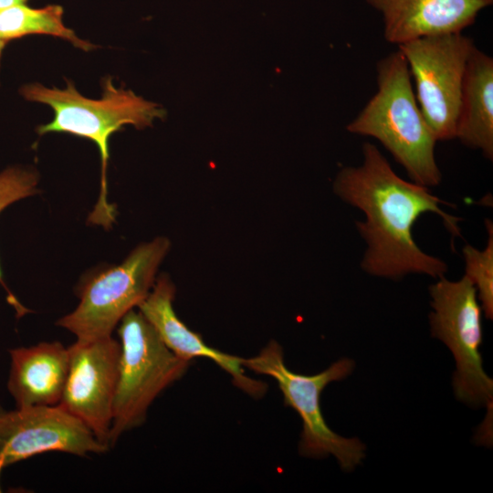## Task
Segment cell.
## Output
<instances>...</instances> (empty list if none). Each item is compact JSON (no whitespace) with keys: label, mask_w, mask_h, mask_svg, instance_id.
<instances>
[{"label":"cell","mask_w":493,"mask_h":493,"mask_svg":"<svg viewBox=\"0 0 493 493\" xmlns=\"http://www.w3.org/2000/svg\"><path fill=\"white\" fill-rule=\"evenodd\" d=\"M456 138L493 159V58L477 47L465 69Z\"/></svg>","instance_id":"cell-14"},{"label":"cell","mask_w":493,"mask_h":493,"mask_svg":"<svg viewBox=\"0 0 493 493\" xmlns=\"http://www.w3.org/2000/svg\"><path fill=\"white\" fill-rule=\"evenodd\" d=\"M175 288L167 276L162 275L146 299L137 307L155 330L163 343L178 357L191 361L201 357L212 360L228 372L234 383L254 397L266 392V384L245 374L241 357L227 354L205 344L176 315L173 301Z\"/></svg>","instance_id":"cell-11"},{"label":"cell","mask_w":493,"mask_h":493,"mask_svg":"<svg viewBox=\"0 0 493 493\" xmlns=\"http://www.w3.org/2000/svg\"><path fill=\"white\" fill-rule=\"evenodd\" d=\"M9 353L7 388L16 407L58 404L68 372V348L59 341H43Z\"/></svg>","instance_id":"cell-13"},{"label":"cell","mask_w":493,"mask_h":493,"mask_svg":"<svg viewBox=\"0 0 493 493\" xmlns=\"http://www.w3.org/2000/svg\"><path fill=\"white\" fill-rule=\"evenodd\" d=\"M383 18L387 42L462 32L492 0H366Z\"/></svg>","instance_id":"cell-12"},{"label":"cell","mask_w":493,"mask_h":493,"mask_svg":"<svg viewBox=\"0 0 493 493\" xmlns=\"http://www.w3.org/2000/svg\"><path fill=\"white\" fill-rule=\"evenodd\" d=\"M169 247L167 238L157 237L138 246L121 264L87 277L78 290V306L57 325L80 341L112 336L121 319L152 290Z\"/></svg>","instance_id":"cell-5"},{"label":"cell","mask_w":493,"mask_h":493,"mask_svg":"<svg viewBox=\"0 0 493 493\" xmlns=\"http://www.w3.org/2000/svg\"><path fill=\"white\" fill-rule=\"evenodd\" d=\"M242 365L273 378L278 385L286 405L292 407L303 424L299 453L309 457L333 456L343 470L351 471L365 456V446L358 438H346L332 431L324 420L320 395L331 382L341 381L351 373L354 362L341 358L326 370L303 375L290 371L284 362L281 346L270 341L256 356L242 360Z\"/></svg>","instance_id":"cell-6"},{"label":"cell","mask_w":493,"mask_h":493,"mask_svg":"<svg viewBox=\"0 0 493 493\" xmlns=\"http://www.w3.org/2000/svg\"><path fill=\"white\" fill-rule=\"evenodd\" d=\"M68 372L58 405L83 422L101 443L110 446L120 341L112 336L77 340L68 347Z\"/></svg>","instance_id":"cell-9"},{"label":"cell","mask_w":493,"mask_h":493,"mask_svg":"<svg viewBox=\"0 0 493 493\" xmlns=\"http://www.w3.org/2000/svg\"><path fill=\"white\" fill-rule=\"evenodd\" d=\"M5 467V464H4V460H3V457L1 456L0 455V471L1 469ZM0 492H1V488H0Z\"/></svg>","instance_id":"cell-20"},{"label":"cell","mask_w":493,"mask_h":493,"mask_svg":"<svg viewBox=\"0 0 493 493\" xmlns=\"http://www.w3.org/2000/svg\"><path fill=\"white\" fill-rule=\"evenodd\" d=\"M475 47L473 39L461 32L398 46L414 78L421 112L437 141L456 138L463 78Z\"/></svg>","instance_id":"cell-8"},{"label":"cell","mask_w":493,"mask_h":493,"mask_svg":"<svg viewBox=\"0 0 493 493\" xmlns=\"http://www.w3.org/2000/svg\"><path fill=\"white\" fill-rule=\"evenodd\" d=\"M5 44H6L5 42H4V41H2L0 39V61H1L2 52H3V49H4L5 46Z\"/></svg>","instance_id":"cell-19"},{"label":"cell","mask_w":493,"mask_h":493,"mask_svg":"<svg viewBox=\"0 0 493 493\" xmlns=\"http://www.w3.org/2000/svg\"><path fill=\"white\" fill-rule=\"evenodd\" d=\"M31 34H45L69 41L85 51L95 46L77 37L63 23V8L50 5L43 8H31L17 5L0 11V39L4 42Z\"/></svg>","instance_id":"cell-15"},{"label":"cell","mask_w":493,"mask_h":493,"mask_svg":"<svg viewBox=\"0 0 493 493\" xmlns=\"http://www.w3.org/2000/svg\"><path fill=\"white\" fill-rule=\"evenodd\" d=\"M429 293L431 334L449 348L456 361V397L468 405H486L491 410L493 381L483 369L479 352L482 308L475 286L466 275L457 281L442 277L429 287Z\"/></svg>","instance_id":"cell-7"},{"label":"cell","mask_w":493,"mask_h":493,"mask_svg":"<svg viewBox=\"0 0 493 493\" xmlns=\"http://www.w3.org/2000/svg\"><path fill=\"white\" fill-rule=\"evenodd\" d=\"M102 87V97L99 100L82 96L69 81L64 89L47 88L39 83L27 84L21 88L20 93L27 100L50 106L54 111L50 122L37 127L39 135L67 132L87 138L97 145L101 161L100 190L88 221L108 229L116 217V208L107 199L109 139L127 124L137 129L151 126L153 120L163 118L165 111L131 90L116 88L111 78L105 79Z\"/></svg>","instance_id":"cell-2"},{"label":"cell","mask_w":493,"mask_h":493,"mask_svg":"<svg viewBox=\"0 0 493 493\" xmlns=\"http://www.w3.org/2000/svg\"><path fill=\"white\" fill-rule=\"evenodd\" d=\"M488 243L484 250L470 245L463 248L466 276L477 289V299L487 319L493 318V224L486 220Z\"/></svg>","instance_id":"cell-16"},{"label":"cell","mask_w":493,"mask_h":493,"mask_svg":"<svg viewBox=\"0 0 493 493\" xmlns=\"http://www.w3.org/2000/svg\"><path fill=\"white\" fill-rule=\"evenodd\" d=\"M37 173L30 170L9 167L0 173V213L13 203L37 194ZM0 284L5 289L8 302L16 309L18 316L26 313L28 310L18 302L5 284L1 267Z\"/></svg>","instance_id":"cell-17"},{"label":"cell","mask_w":493,"mask_h":493,"mask_svg":"<svg viewBox=\"0 0 493 493\" xmlns=\"http://www.w3.org/2000/svg\"><path fill=\"white\" fill-rule=\"evenodd\" d=\"M362 156L360 166L342 168L333 183L335 194L365 215L364 221L356 222L367 245L362 268L370 275L391 279L409 273L445 277L446 262L424 252L415 243L412 228L423 214L435 213L456 236H460V219L444 212L440 205L448 204L428 187L396 174L374 144L364 142Z\"/></svg>","instance_id":"cell-1"},{"label":"cell","mask_w":493,"mask_h":493,"mask_svg":"<svg viewBox=\"0 0 493 493\" xmlns=\"http://www.w3.org/2000/svg\"><path fill=\"white\" fill-rule=\"evenodd\" d=\"M108 446L58 404L13 411L0 407V455L5 467L50 451L86 456L104 453Z\"/></svg>","instance_id":"cell-10"},{"label":"cell","mask_w":493,"mask_h":493,"mask_svg":"<svg viewBox=\"0 0 493 493\" xmlns=\"http://www.w3.org/2000/svg\"><path fill=\"white\" fill-rule=\"evenodd\" d=\"M376 70L377 91L348 124V131L379 141L412 182L438 185L437 140L417 103L405 58L400 50L393 52L377 63Z\"/></svg>","instance_id":"cell-3"},{"label":"cell","mask_w":493,"mask_h":493,"mask_svg":"<svg viewBox=\"0 0 493 493\" xmlns=\"http://www.w3.org/2000/svg\"><path fill=\"white\" fill-rule=\"evenodd\" d=\"M121 355L110 446L143 423L154 399L186 372L190 362L175 355L135 309L118 327Z\"/></svg>","instance_id":"cell-4"},{"label":"cell","mask_w":493,"mask_h":493,"mask_svg":"<svg viewBox=\"0 0 493 493\" xmlns=\"http://www.w3.org/2000/svg\"><path fill=\"white\" fill-rule=\"evenodd\" d=\"M27 0H0V11L17 5H25Z\"/></svg>","instance_id":"cell-18"}]
</instances>
